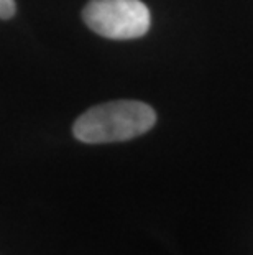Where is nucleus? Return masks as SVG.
Instances as JSON below:
<instances>
[{"label":"nucleus","mask_w":253,"mask_h":255,"mask_svg":"<svg viewBox=\"0 0 253 255\" xmlns=\"http://www.w3.org/2000/svg\"><path fill=\"white\" fill-rule=\"evenodd\" d=\"M156 114L145 102L114 101L84 112L73 126L74 137L84 143L123 142L147 133Z\"/></svg>","instance_id":"nucleus-1"},{"label":"nucleus","mask_w":253,"mask_h":255,"mask_svg":"<svg viewBox=\"0 0 253 255\" xmlns=\"http://www.w3.org/2000/svg\"><path fill=\"white\" fill-rule=\"evenodd\" d=\"M15 15V0H0V18H12Z\"/></svg>","instance_id":"nucleus-3"},{"label":"nucleus","mask_w":253,"mask_h":255,"mask_svg":"<svg viewBox=\"0 0 253 255\" xmlns=\"http://www.w3.org/2000/svg\"><path fill=\"white\" fill-rule=\"evenodd\" d=\"M85 25L110 40H133L150 30V10L140 0H90L83 10Z\"/></svg>","instance_id":"nucleus-2"}]
</instances>
